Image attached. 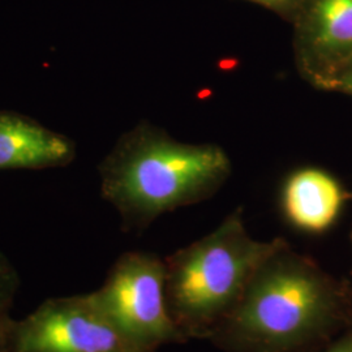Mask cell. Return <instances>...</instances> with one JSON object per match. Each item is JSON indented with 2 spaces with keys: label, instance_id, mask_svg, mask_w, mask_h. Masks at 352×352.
<instances>
[{
  "label": "cell",
  "instance_id": "cell-1",
  "mask_svg": "<svg viewBox=\"0 0 352 352\" xmlns=\"http://www.w3.org/2000/svg\"><path fill=\"white\" fill-rule=\"evenodd\" d=\"M349 314L346 289L283 240L209 340L226 352H309Z\"/></svg>",
  "mask_w": 352,
  "mask_h": 352
},
{
  "label": "cell",
  "instance_id": "cell-2",
  "mask_svg": "<svg viewBox=\"0 0 352 352\" xmlns=\"http://www.w3.org/2000/svg\"><path fill=\"white\" fill-rule=\"evenodd\" d=\"M102 196L126 230H144L162 214L208 200L231 174V161L214 144H184L149 123L116 142L100 166Z\"/></svg>",
  "mask_w": 352,
  "mask_h": 352
},
{
  "label": "cell",
  "instance_id": "cell-3",
  "mask_svg": "<svg viewBox=\"0 0 352 352\" xmlns=\"http://www.w3.org/2000/svg\"><path fill=\"white\" fill-rule=\"evenodd\" d=\"M283 240L252 239L238 209L213 232L164 258L167 308L186 340H209Z\"/></svg>",
  "mask_w": 352,
  "mask_h": 352
},
{
  "label": "cell",
  "instance_id": "cell-4",
  "mask_svg": "<svg viewBox=\"0 0 352 352\" xmlns=\"http://www.w3.org/2000/svg\"><path fill=\"white\" fill-rule=\"evenodd\" d=\"M166 263L149 252H126L91 292L102 314L135 352L184 343L166 302Z\"/></svg>",
  "mask_w": 352,
  "mask_h": 352
},
{
  "label": "cell",
  "instance_id": "cell-5",
  "mask_svg": "<svg viewBox=\"0 0 352 352\" xmlns=\"http://www.w3.org/2000/svg\"><path fill=\"white\" fill-rule=\"evenodd\" d=\"M12 352H135L91 292L50 298L16 320Z\"/></svg>",
  "mask_w": 352,
  "mask_h": 352
},
{
  "label": "cell",
  "instance_id": "cell-6",
  "mask_svg": "<svg viewBox=\"0 0 352 352\" xmlns=\"http://www.w3.org/2000/svg\"><path fill=\"white\" fill-rule=\"evenodd\" d=\"M292 25L296 68L321 89L352 59V0H302Z\"/></svg>",
  "mask_w": 352,
  "mask_h": 352
},
{
  "label": "cell",
  "instance_id": "cell-7",
  "mask_svg": "<svg viewBox=\"0 0 352 352\" xmlns=\"http://www.w3.org/2000/svg\"><path fill=\"white\" fill-rule=\"evenodd\" d=\"M347 193L329 171L307 166L286 176L279 206L286 222L305 234L320 235L338 221Z\"/></svg>",
  "mask_w": 352,
  "mask_h": 352
},
{
  "label": "cell",
  "instance_id": "cell-8",
  "mask_svg": "<svg viewBox=\"0 0 352 352\" xmlns=\"http://www.w3.org/2000/svg\"><path fill=\"white\" fill-rule=\"evenodd\" d=\"M75 142L37 120L0 110V170H43L75 160Z\"/></svg>",
  "mask_w": 352,
  "mask_h": 352
},
{
  "label": "cell",
  "instance_id": "cell-9",
  "mask_svg": "<svg viewBox=\"0 0 352 352\" xmlns=\"http://www.w3.org/2000/svg\"><path fill=\"white\" fill-rule=\"evenodd\" d=\"M21 285L12 261L0 251V352H12L13 305Z\"/></svg>",
  "mask_w": 352,
  "mask_h": 352
},
{
  "label": "cell",
  "instance_id": "cell-10",
  "mask_svg": "<svg viewBox=\"0 0 352 352\" xmlns=\"http://www.w3.org/2000/svg\"><path fill=\"white\" fill-rule=\"evenodd\" d=\"M247 1L256 3L261 7L267 8L272 12L277 13L278 16H280L291 24L295 21L302 4V0H247Z\"/></svg>",
  "mask_w": 352,
  "mask_h": 352
},
{
  "label": "cell",
  "instance_id": "cell-11",
  "mask_svg": "<svg viewBox=\"0 0 352 352\" xmlns=\"http://www.w3.org/2000/svg\"><path fill=\"white\" fill-rule=\"evenodd\" d=\"M321 90L338 91L352 97V59L343 64L337 72L330 76Z\"/></svg>",
  "mask_w": 352,
  "mask_h": 352
},
{
  "label": "cell",
  "instance_id": "cell-12",
  "mask_svg": "<svg viewBox=\"0 0 352 352\" xmlns=\"http://www.w3.org/2000/svg\"><path fill=\"white\" fill-rule=\"evenodd\" d=\"M321 352H352V333L342 337L340 340L329 346L327 350Z\"/></svg>",
  "mask_w": 352,
  "mask_h": 352
},
{
  "label": "cell",
  "instance_id": "cell-13",
  "mask_svg": "<svg viewBox=\"0 0 352 352\" xmlns=\"http://www.w3.org/2000/svg\"><path fill=\"white\" fill-rule=\"evenodd\" d=\"M351 240H352V234H351Z\"/></svg>",
  "mask_w": 352,
  "mask_h": 352
},
{
  "label": "cell",
  "instance_id": "cell-14",
  "mask_svg": "<svg viewBox=\"0 0 352 352\" xmlns=\"http://www.w3.org/2000/svg\"><path fill=\"white\" fill-rule=\"evenodd\" d=\"M351 197H352V195H351Z\"/></svg>",
  "mask_w": 352,
  "mask_h": 352
}]
</instances>
